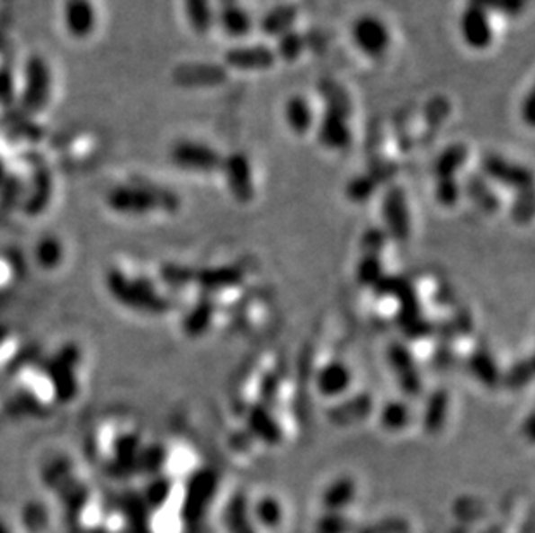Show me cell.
I'll use <instances>...</instances> for the list:
<instances>
[{
    "label": "cell",
    "mask_w": 535,
    "mask_h": 533,
    "mask_svg": "<svg viewBox=\"0 0 535 533\" xmlns=\"http://www.w3.org/2000/svg\"><path fill=\"white\" fill-rule=\"evenodd\" d=\"M463 191H465L466 196L471 200V203L486 213H495L497 209H501L497 192L480 175H469Z\"/></svg>",
    "instance_id": "26"
},
{
    "label": "cell",
    "mask_w": 535,
    "mask_h": 533,
    "mask_svg": "<svg viewBox=\"0 0 535 533\" xmlns=\"http://www.w3.org/2000/svg\"><path fill=\"white\" fill-rule=\"evenodd\" d=\"M248 435L267 445H280L282 441V428L271 407L263 404H255L246 413Z\"/></svg>",
    "instance_id": "14"
},
{
    "label": "cell",
    "mask_w": 535,
    "mask_h": 533,
    "mask_svg": "<svg viewBox=\"0 0 535 533\" xmlns=\"http://www.w3.org/2000/svg\"><path fill=\"white\" fill-rule=\"evenodd\" d=\"M357 280L361 286L366 288H374V284L383 278V262L381 255H371V253H362V258L357 263Z\"/></svg>",
    "instance_id": "33"
},
{
    "label": "cell",
    "mask_w": 535,
    "mask_h": 533,
    "mask_svg": "<svg viewBox=\"0 0 535 533\" xmlns=\"http://www.w3.org/2000/svg\"><path fill=\"white\" fill-rule=\"evenodd\" d=\"M305 49H307V40H305V37L291 30V31L281 35L276 56H280L284 61L293 63V61H297V59L302 56Z\"/></svg>",
    "instance_id": "39"
},
{
    "label": "cell",
    "mask_w": 535,
    "mask_h": 533,
    "mask_svg": "<svg viewBox=\"0 0 535 533\" xmlns=\"http://www.w3.org/2000/svg\"><path fill=\"white\" fill-rule=\"evenodd\" d=\"M226 525L231 533H254L252 512L248 510V502L243 495H234L226 508Z\"/></svg>",
    "instance_id": "30"
},
{
    "label": "cell",
    "mask_w": 535,
    "mask_h": 533,
    "mask_svg": "<svg viewBox=\"0 0 535 533\" xmlns=\"http://www.w3.org/2000/svg\"><path fill=\"white\" fill-rule=\"evenodd\" d=\"M350 33H352V40L355 47L372 59L385 56L390 47V40H392L387 23L374 14L359 16L352 23Z\"/></svg>",
    "instance_id": "4"
},
{
    "label": "cell",
    "mask_w": 535,
    "mask_h": 533,
    "mask_svg": "<svg viewBox=\"0 0 535 533\" xmlns=\"http://www.w3.org/2000/svg\"><path fill=\"white\" fill-rule=\"evenodd\" d=\"M532 376H534L532 360L525 359V360H520V362L513 364L508 372L503 374L501 385L508 386L510 390H520V388L527 386L532 381Z\"/></svg>",
    "instance_id": "37"
},
{
    "label": "cell",
    "mask_w": 535,
    "mask_h": 533,
    "mask_svg": "<svg viewBox=\"0 0 535 533\" xmlns=\"http://www.w3.org/2000/svg\"><path fill=\"white\" fill-rule=\"evenodd\" d=\"M449 405L450 398L443 388L435 390L426 398V405L423 411V428L428 435H437L445 428L449 418Z\"/></svg>",
    "instance_id": "21"
},
{
    "label": "cell",
    "mask_w": 535,
    "mask_h": 533,
    "mask_svg": "<svg viewBox=\"0 0 535 533\" xmlns=\"http://www.w3.org/2000/svg\"><path fill=\"white\" fill-rule=\"evenodd\" d=\"M372 179L376 181L378 186L381 184H387L390 182L398 172V164L385 156H379V155H372L371 162L368 164V170H366Z\"/></svg>",
    "instance_id": "42"
},
{
    "label": "cell",
    "mask_w": 535,
    "mask_h": 533,
    "mask_svg": "<svg viewBox=\"0 0 535 533\" xmlns=\"http://www.w3.org/2000/svg\"><path fill=\"white\" fill-rule=\"evenodd\" d=\"M461 194H463V189L459 186L456 177L437 179V182H435V198L445 209L456 207L459 203Z\"/></svg>",
    "instance_id": "40"
},
{
    "label": "cell",
    "mask_w": 535,
    "mask_h": 533,
    "mask_svg": "<svg viewBox=\"0 0 535 533\" xmlns=\"http://www.w3.org/2000/svg\"><path fill=\"white\" fill-rule=\"evenodd\" d=\"M170 160L183 170L211 173L222 168L224 156L207 144L194 140H179L172 146Z\"/></svg>",
    "instance_id": "5"
},
{
    "label": "cell",
    "mask_w": 535,
    "mask_h": 533,
    "mask_svg": "<svg viewBox=\"0 0 535 533\" xmlns=\"http://www.w3.org/2000/svg\"><path fill=\"white\" fill-rule=\"evenodd\" d=\"M187 23L198 33L207 35L213 26V9L211 0H184Z\"/></svg>",
    "instance_id": "31"
},
{
    "label": "cell",
    "mask_w": 535,
    "mask_h": 533,
    "mask_svg": "<svg viewBox=\"0 0 535 533\" xmlns=\"http://www.w3.org/2000/svg\"><path fill=\"white\" fill-rule=\"evenodd\" d=\"M174 80L183 87H215L227 80V70L213 63H189L175 70Z\"/></svg>",
    "instance_id": "13"
},
{
    "label": "cell",
    "mask_w": 535,
    "mask_h": 533,
    "mask_svg": "<svg viewBox=\"0 0 535 533\" xmlns=\"http://www.w3.org/2000/svg\"><path fill=\"white\" fill-rule=\"evenodd\" d=\"M466 368H468V371L475 376V379L478 383H482L487 388H495V386L501 385L503 372L497 368V362L492 357V353L487 350H484V348L475 350L468 357Z\"/></svg>",
    "instance_id": "20"
},
{
    "label": "cell",
    "mask_w": 535,
    "mask_h": 533,
    "mask_svg": "<svg viewBox=\"0 0 535 533\" xmlns=\"http://www.w3.org/2000/svg\"><path fill=\"white\" fill-rule=\"evenodd\" d=\"M213 317H215V303L210 297H203L200 302L194 303L189 308V312L183 319V329L187 336L198 338L211 327Z\"/></svg>",
    "instance_id": "23"
},
{
    "label": "cell",
    "mask_w": 535,
    "mask_h": 533,
    "mask_svg": "<svg viewBox=\"0 0 535 533\" xmlns=\"http://www.w3.org/2000/svg\"><path fill=\"white\" fill-rule=\"evenodd\" d=\"M534 215V191L525 189L518 192L513 205V217L516 222H529Z\"/></svg>",
    "instance_id": "43"
},
{
    "label": "cell",
    "mask_w": 535,
    "mask_h": 533,
    "mask_svg": "<svg viewBox=\"0 0 535 533\" xmlns=\"http://www.w3.org/2000/svg\"><path fill=\"white\" fill-rule=\"evenodd\" d=\"M160 276H162V280L168 288L183 289V288L189 286L191 282H194L196 272L189 271L187 267H183V265H177V263H166L162 267Z\"/></svg>",
    "instance_id": "41"
},
{
    "label": "cell",
    "mask_w": 535,
    "mask_h": 533,
    "mask_svg": "<svg viewBox=\"0 0 535 533\" xmlns=\"http://www.w3.org/2000/svg\"><path fill=\"white\" fill-rule=\"evenodd\" d=\"M372 407H374V402L371 395H353L345 398L343 402L333 405L327 411V419L336 426H350L368 418L372 413Z\"/></svg>",
    "instance_id": "17"
},
{
    "label": "cell",
    "mask_w": 535,
    "mask_h": 533,
    "mask_svg": "<svg viewBox=\"0 0 535 533\" xmlns=\"http://www.w3.org/2000/svg\"><path fill=\"white\" fill-rule=\"evenodd\" d=\"M106 203L118 215L129 217L147 215L155 209L175 211L179 209V198L174 192L149 182L115 187L108 192Z\"/></svg>",
    "instance_id": "2"
},
{
    "label": "cell",
    "mask_w": 535,
    "mask_h": 533,
    "mask_svg": "<svg viewBox=\"0 0 535 533\" xmlns=\"http://www.w3.org/2000/svg\"><path fill=\"white\" fill-rule=\"evenodd\" d=\"M50 93V73L42 58H31L26 67L24 80V104L31 111H39L46 106Z\"/></svg>",
    "instance_id": "11"
},
{
    "label": "cell",
    "mask_w": 535,
    "mask_h": 533,
    "mask_svg": "<svg viewBox=\"0 0 535 533\" xmlns=\"http://www.w3.org/2000/svg\"><path fill=\"white\" fill-rule=\"evenodd\" d=\"M63 463L65 475L54 461L44 478L65 533H132L121 502L110 499L106 487L94 484L85 471H76L68 459Z\"/></svg>",
    "instance_id": "1"
},
{
    "label": "cell",
    "mask_w": 535,
    "mask_h": 533,
    "mask_svg": "<svg viewBox=\"0 0 535 533\" xmlns=\"http://www.w3.org/2000/svg\"><path fill=\"white\" fill-rule=\"evenodd\" d=\"M411 422V409L402 400H390L379 413V424L388 431H400Z\"/></svg>",
    "instance_id": "32"
},
{
    "label": "cell",
    "mask_w": 535,
    "mask_h": 533,
    "mask_svg": "<svg viewBox=\"0 0 535 533\" xmlns=\"http://www.w3.org/2000/svg\"><path fill=\"white\" fill-rule=\"evenodd\" d=\"M459 31L465 44L475 50H484L494 40V30L489 20V13L469 4L461 14Z\"/></svg>",
    "instance_id": "10"
},
{
    "label": "cell",
    "mask_w": 535,
    "mask_h": 533,
    "mask_svg": "<svg viewBox=\"0 0 535 533\" xmlns=\"http://www.w3.org/2000/svg\"><path fill=\"white\" fill-rule=\"evenodd\" d=\"M450 113V102L443 95L432 97L424 106V123L430 132H437Z\"/></svg>",
    "instance_id": "36"
},
{
    "label": "cell",
    "mask_w": 535,
    "mask_h": 533,
    "mask_svg": "<svg viewBox=\"0 0 535 533\" xmlns=\"http://www.w3.org/2000/svg\"><path fill=\"white\" fill-rule=\"evenodd\" d=\"M218 24L227 37L243 39L250 35L254 28V20L246 9H243L236 2H227L222 4V9L218 13Z\"/></svg>",
    "instance_id": "22"
},
{
    "label": "cell",
    "mask_w": 535,
    "mask_h": 533,
    "mask_svg": "<svg viewBox=\"0 0 535 533\" xmlns=\"http://www.w3.org/2000/svg\"><path fill=\"white\" fill-rule=\"evenodd\" d=\"M284 118H286L288 127L299 136L307 134L314 125L312 106L303 95H291L288 99V102L284 106Z\"/></svg>",
    "instance_id": "25"
},
{
    "label": "cell",
    "mask_w": 535,
    "mask_h": 533,
    "mask_svg": "<svg viewBox=\"0 0 535 533\" xmlns=\"http://www.w3.org/2000/svg\"><path fill=\"white\" fill-rule=\"evenodd\" d=\"M220 170L224 172L226 182L234 200L239 203H250L255 196V187H254V173H252V164L248 156L245 153L236 151L227 158H224Z\"/></svg>",
    "instance_id": "9"
},
{
    "label": "cell",
    "mask_w": 535,
    "mask_h": 533,
    "mask_svg": "<svg viewBox=\"0 0 535 533\" xmlns=\"http://www.w3.org/2000/svg\"><path fill=\"white\" fill-rule=\"evenodd\" d=\"M522 116L527 120L529 125L534 123V93H531L527 95V99L523 101L522 106Z\"/></svg>",
    "instance_id": "47"
},
{
    "label": "cell",
    "mask_w": 535,
    "mask_h": 533,
    "mask_svg": "<svg viewBox=\"0 0 535 533\" xmlns=\"http://www.w3.org/2000/svg\"><path fill=\"white\" fill-rule=\"evenodd\" d=\"M387 359L400 390L407 396H413V398L419 396L423 390V383H421V374L413 351L406 343L394 342L387 350Z\"/></svg>",
    "instance_id": "6"
},
{
    "label": "cell",
    "mask_w": 535,
    "mask_h": 533,
    "mask_svg": "<svg viewBox=\"0 0 535 533\" xmlns=\"http://www.w3.org/2000/svg\"><path fill=\"white\" fill-rule=\"evenodd\" d=\"M63 18L71 37L87 39L95 30L97 11L93 0H67Z\"/></svg>",
    "instance_id": "15"
},
{
    "label": "cell",
    "mask_w": 535,
    "mask_h": 533,
    "mask_svg": "<svg viewBox=\"0 0 535 533\" xmlns=\"http://www.w3.org/2000/svg\"><path fill=\"white\" fill-rule=\"evenodd\" d=\"M355 497V484L350 478L334 480L323 493V506L329 512H340L345 510Z\"/></svg>",
    "instance_id": "29"
},
{
    "label": "cell",
    "mask_w": 535,
    "mask_h": 533,
    "mask_svg": "<svg viewBox=\"0 0 535 533\" xmlns=\"http://www.w3.org/2000/svg\"><path fill=\"white\" fill-rule=\"evenodd\" d=\"M469 4L487 11V13H497V14H503V16H520L529 0H469Z\"/></svg>",
    "instance_id": "38"
},
{
    "label": "cell",
    "mask_w": 535,
    "mask_h": 533,
    "mask_svg": "<svg viewBox=\"0 0 535 533\" xmlns=\"http://www.w3.org/2000/svg\"><path fill=\"white\" fill-rule=\"evenodd\" d=\"M383 215V231L388 237L398 243H406L413 231L411 211L407 203V194L400 186H390L387 189L381 203Z\"/></svg>",
    "instance_id": "3"
},
{
    "label": "cell",
    "mask_w": 535,
    "mask_h": 533,
    "mask_svg": "<svg viewBox=\"0 0 535 533\" xmlns=\"http://www.w3.org/2000/svg\"><path fill=\"white\" fill-rule=\"evenodd\" d=\"M352 385V372L347 364L340 360L327 362L316 376V386L323 396H340L345 394Z\"/></svg>",
    "instance_id": "19"
},
{
    "label": "cell",
    "mask_w": 535,
    "mask_h": 533,
    "mask_svg": "<svg viewBox=\"0 0 535 533\" xmlns=\"http://www.w3.org/2000/svg\"><path fill=\"white\" fill-rule=\"evenodd\" d=\"M387 232L383 227H371L364 232L362 235V253H371V255H381V252L387 246Z\"/></svg>",
    "instance_id": "44"
},
{
    "label": "cell",
    "mask_w": 535,
    "mask_h": 533,
    "mask_svg": "<svg viewBox=\"0 0 535 533\" xmlns=\"http://www.w3.org/2000/svg\"><path fill=\"white\" fill-rule=\"evenodd\" d=\"M276 52L267 46L234 47L226 52L224 61L237 71H263L276 65Z\"/></svg>",
    "instance_id": "12"
},
{
    "label": "cell",
    "mask_w": 535,
    "mask_h": 533,
    "mask_svg": "<svg viewBox=\"0 0 535 533\" xmlns=\"http://www.w3.org/2000/svg\"><path fill=\"white\" fill-rule=\"evenodd\" d=\"M317 139L331 151L347 149L352 144L349 118L325 111L317 127Z\"/></svg>",
    "instance_id": "18"
},
{
    "label": "cell",
    "mask_w": 535,
    "mask_h": 533,
    "mask_svg": "<svg viewBox=\"0 0 535 533\" xmlns=\"http://www.w3.org/2000/svg\"><path fill=\"white\" fill-rule=\"evenodd\" d=\"M482 170L490 181L514 189L516 192L532 189L534 179L531 170L527 166H522L518 163L503 158L501 155H494V153L486 155V158L482 160Z\"/></svg>",
    "instance_id": "8"
},
{
    "label": "cell",
    "mask_w": 535,
    "mask_h": 533,
    "mask_svg": "<svg viewBox=\"0 0 535 533\" xmlns=\"http://www.w3.org/2000/svg\"><path fill=\"white\" fill-rule=\"evenodd\" d=\"M245 279V272L237 265H218V267H207L196 272L194 282L205 293V297H211L213 293L233 289L239 286Z\"/></svg>",
    "instance_id": "16"
},
{
    "label": "cell",
    "mask_w": 535,
    "mask_h": 533,
    "mask_svg": "<svg viewBox=\"0 0 535 533\" xmlns=\"http://www.w3.org/2000/svg\"><path fill=\"white\" fill-rule=\"evenodd\" d=\"M297 16H299V9L295 5H278L262 18L260 30L267 37H281L293 30Z\"/></svg>",
    "instance_id": "27"
},
{
    "label": "cell",
    "mask_w": 535,
    "mask_h": 533,
    "mask_svg": "<svg viewBox=\"0 0 535 533\" xmlns=\"http://www.w3.org/2000/svg\"><path fill=\"white\" fill-rule=\"evenodd\" d=\"M278 395H280V379H278V376L276 374L265 376V379L262 381V396H263V400L260 404L269 407V404L276 402Z\"/></svg>",
    "instance_id": "45"
},
{
    "label": "cell",
    "mask_w": 535,
    "mask_h": 533,
    "mask_svg": "<svg viewBox=\"0 0 535 533\" xmlns=\"http://www.w3.org/2000/svg\"><path fill=\"white\" fill-rule=\"evenodd\" d=\"M217 488V475L209 469L201 467L189 476L184 504H183V518L186 521H194L209 506Z\"/></svg>",
    "instance_id": "7"
},
{
    "label": "cell",
    "mask_w": 535,
    "mask_h": 533,
    "mask_svg": "<svg viewBox=\"0 0 535 533\" xmlns=\"http://www.w3.org/2000/svg\"><path fill=\"white\" fill-rule=\"evenodd\" d=\"M256 521L267 529H276L282 521V508L280 501L274 497H262L254 508Z\"/></svg>",
    "instance_id": "34"
},
{
    "label": "cell",
    "mask_w": 535,
    "mask_h": 533,
    "mask_svg": "<svg viewBox=\"0 0 535 533\" xmlns=\"http://www.w3.org/2000/svg\"><path fill=\"white\" fill-rule=\"evenodd\" d=\"M0 533H23L20 530V527H16L14 523L7 521L5 518H0Z\"/></svg>",
    "instance_id": "48"
},
{
    "label": "cell",
    "mask_w": 535,
    "mask_h": 533,
    "mask_svg": "<svg viewBox=\"0 0 535 533\" xmlns=\"http://www.w3.org/2000/svg\"><path fill=\"white\" fill-rule=\"evenodd\" d=\"M468 160V147L465 144H450L433 162V175L437 179L456 177V173L465 166Z\"/></svg>",
    "instance_id": "28"
},
{
    "label": "cell",
    "mask_w": 535,
    "mask_h": 533,
    "mask_svg": "<svg viewBox=\"0 0 535 533\" xmlns=\"http://www.w3.org/2000/svg\"><path fill=\"white\" fill-rule=\"evenodd\" d=\"M14 93V84H13V76L7 71H0V101H11Z\"/></svg>",
    "instance_id": "46"
},
{
    "label": "cell",
    "mask_w": 535,
    "mask_h": 533,
    "mask_svg": "<svg viewBox=\"0 0 535 533\" xmlns=\"http://www.w3.org/2000/svg\"><path fill=\"white\" fill-rule=\"evenodd\" d=\"M378 187L379 186L376 184V181L372 179L371 175L368 172H364V173L350 179L345 194L352 203L361 205V203H366L368 200H371L374 192L378 191Z\"/></svg>",
    "instance_id": "35"
},
{
    "label": "cell",
    "mask_w": 535,
    "mask_h": 533,
    "mask_svg": "<svg viewBox=\"0 0 535 533\" xmlns=\"http://www.w3.org/2000/svg\"><path fill=\"white\" fill-rule=\"evenodd\" d=\"M319 93L325 101V111L350 118L353 111L352 99H350L347 89L340 82H336L333 78H323L319 82Z\"/></svg>",
    "instance_id": "24"
}]
</instances>
